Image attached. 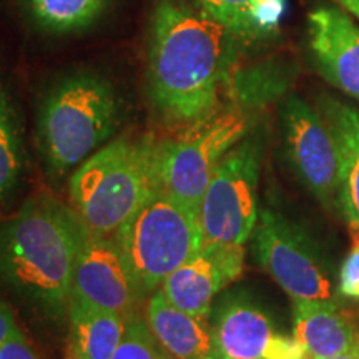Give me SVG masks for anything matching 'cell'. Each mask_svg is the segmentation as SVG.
Instances as JSON below:
<instances>
[{
	"label": "cell",
	"mask_w": 359,
	"mask_h": 359,
	"mask_svg": "<svg viewBox=\"0 0 359 359\" xmlns=\"http://www.w3.org/2000/svg\"><path fill=\"white\" fill-rule=\"evenodd\" d=\"M212 334L217 359H263L275 331L257 303L246 296L230 294L215 308Z\"/></svg>",
	"instance_id": "13"
},
{
	"label": "cell",
	"mask_w": 359,
	"mask_h": 359,
	"mask_svg": "<svg viewBox=\"0 0 359 359\" xmlns=\"http://www.w3.org/2000/svg\"><path fill=\"white\" fill-rule=\"evenodd\" d=\"M294 338L311 359H330L354 351L359 330L333 299H293Z\"/></svg>",
	"instance_id": "14"
},
{
	"label": "cell",
	"mask_w": 359,
	"mask_h": 359,
	"mask_svg": "<svg viewBox=\"0 0 359 359\" xmlns=\"http://www.w3.org/2000/svg\"><path fill=\"white\" fill-rule=\"evenodd\" d=\"M356 353L359 354V339H358V344H356Z\"/></svg>",
	"instance_id": "29"
},
{
	"label": "cell",
	"mask_w": 359,
	"mask_h": 359,
	"mask_svg": "<svg viewBox=\"0 0 359 359\" xmlns=\"http://www.w3.org/2000/svg\"><path fill=\"white\" fill-rule=\"evenodd\" d=\"M27 168L24 120L0 69V203H6L19 190Z\"/></svg>",
	"instance_id": "18"
},
{
	"label": "cell",
	"mask_w": 359,
	"mask_h": 359,
	"mask_svg": "<svg viewBox=\"0 0 359 359\" xmlns=\"http://www.w3.org/2000/svg\"><path fill=\"white\" fill-rule=\"evenodd\" d=\"M210 359H217V358H215V356H212V358H210Z\"/></svg>",
	"instance_id": "30"
},
{
	"label": "cell",
	"mask_w": 359,
	"mask_h": 359,
	"mask_svg": "<svg viewBox=\"0 0 359 359\" xmlns=\"http://www.w3.org/2000/svg\"><path fill=\"white\" fill-rule=\"evenodd\" d=\"M353 248L339 271V293L346 298L359 299V224L349 223Z\"/></svg>",
	"instance_id": "23"
},
{
	"label": "cell",
	"mask_w": 359,
	"mask_h": 359,
	"mask_svg": "<svg viewBox=\"0 0 359 359\" xmlns=\"http://www.w3.org/2000/svg\"><path fill=\"white\" fill-rule=\"evenodd\" d=\"M114 236L143 294L158 290L205 243L198 212L161 191Z\"/></svg>",
	"instance_id": "5"
},
{
	"label": "cell",
	"mask_w": 359,
	"mask_h": 359,
	"mask_svg": "<svg viewBox=\"0 0 359 359\" xmlns=\"http://www.w3.org/2000/svg\"><path fill=\"white\" fill-rule=\"evenodd\" d=\"M147 323L160 346L173 359H210L213 334L208 318L180 309L155 290L147 304Z\"/></svg>",
	"instance_id": "15"
},
{
	"label": "cell",
	"mask_w": 359,
	"mask_h": 359,
	"mask_svg": "<svg viewBox=\"0 0 359 359\" xmlns=\"http://www.w3.org/2000/svg\"><path fill=\"white\" fill-rule=\"evenodd\" d=\"M255 257L293 299H331V278L314 240L293 219L264 208L255 226Z\"/></svg>",
	"instance_id": "8"
},
{
	"label": "cell",
	"mask_w": 359,
	"mask_h": 359,
	"mask_svg": "<svg viewBox=\"0 0 359 359\" xmlns=\"http://www.w3.org/2000/svg\"><path fill=\"white\" fill-rule=\"evenodd\" d=\"M168 356L151 333L147 320L135 313L125 314L122 341L111 359H170Z\"/></svg>",
	"instance_id": "21"
},
{
	"label": "cell",
	"mask_w": 359,
	"mask_h": 359,
	"mask_svg": "<svg viewBox=\"0 0 359 359\" xmlns=\"http://www.w3.org/2000/svg\"><path fill=\"white\" fill-rule=\"evenodd\" d=\"M250 118L241 107L222 109L205 122L156 142L158 191L198 212L218 163L248 135Z\"/></svg>",
	"instance_id": "6"
},
{
	"label": "cell",
	"mask_w": 359,
	"mask_h": 359,
	"mask_svg": "<svg viewBox=\"0 0 359 359\" xmlns=\"http://www.w3.org/2000/svg\"><path fill=\"white\" fill-rule=\"evenodd\" d=\"M245 246L203 243L198 253L161 283L165 298L183 311L208 318L213 299L224 286L240 278Z\"/></svg>",
	"instance_id": "11"
},
{
	"label": "cell",
	"mask_w": 359,
	"mask_h": 359,
	"mask_svg": "<svg viewBox=\"0 0 359 359\" xmlns=\"http://www.w3.org/2000/svg\"><path fill=\"white\" fill-rule=\"evenodd\" d=\"M0 359H40V356L35 353L24 331L17 325L11 336L0 346Z\"/></svg>",
	"instance_id": "25"
},
{
	"label": "cell",
	"mask_w": 359,
	"mask_h": 359,
	"mask_svg": "<svg viewBox=\"0 0 359 359\" xmlns=\"http://www.w3.org/2000/svg\"><path fill=\"white\" fill-rule=\"evenodd\" d=\"M283 140L296 178L323 205H339V156L334 137L323 118L299 97H290L281 109Z\"/></svg>",
	"instance_id": "9"
},
{
	"label": "cell",
	"mask_w": 359,
	"mask_h": 359,
	"mask_svg": "<svg viewBox=\"0 0 359 359\" xmlns=\"http://www.w3.org/2000/svg\"><path fill=\"white\" fill-rule=\"evenodd\" d=\"M285 12L286 0H251V17L259 39L276 32Z\"/></svg>",
	"instance_id": "22"
},
{
	"label": "cell",
	"mask_w": 359,
	"mask_h": 359,
	"mask_svg": "<svg viewBox=\"0 0 359 359\" xmlns=\"http://www.w3.org/2000/svg\"><path fill=\"white\" fill-rule=\"evenodd\" d=\"M241 43L195 4L156 0L148 22L147 82L163 122L185 130L222 110Z\"/></svg>",
	"instance_id": "1"
},
{
	"label": "cell",
	"mask_w": 359,
	"mask_h": 359,
	"mask_svg": "<svg viewBox=\"0 0 359 359\" xmlns=\"http://www.w3.org/2000/svg\"><path fill=\"white\" fill-rule=\"evenodd\" d=\"M309 48L323 77L359 103V27L341 7H316L308 15Z\"/></svg>",
	"instance_id": "12"
},
{
	"label": "cell",
	"mask_w": 359,
	"mask_h": 359,
	"mask_svg": "<svg viewBox=\"0 0 359 359\" xmlns=\"http://www.w3.org/2000/svg\"><path fill=\"white\" fill-rule=\"evenodd\" d=\"M320 111L338 147L339 206L349 223L359 224V109L334 98H325Z\"/></svg>",
	"instance_id": "16"
},
{
	"label": "cell",
	"mask_w": 359,
	"mask_h": 359,
	"mask_svg": "<svg viewBox=\"0 0 359 359\" xmlns=\"http://www.w3.org/2000/svg\"><path fill=\"white\" fill-rule=\"evenodd\" d=\"M263 359H311L306 349L296 338L273 334Z\"/></svg>",
	"instance_id": "24"
},
{
	"label": "cell",
	"mask_w": 359,
	"mask_h": 359,
	"mask_svg": "<svg viewBox=\"0 0 359 359\" xmlns=\"http://www.w3.org/2000/svg\"><path fill=\"white\" fill-rule=\"evenodd\" d=\"M72 294L109 311L132 313L143 293L114 235H100L83 224Z\"/></svg>",
	"instance_id": "10"
},
{
	"label": "cell",
	"mask_w": 359,
	"mask_h": 359,
	"mask_svg": "<svg viewBox=\"0 0 359 359\" xmlns=\"http://www.w3.org/2000/svg\"><path fill=\"white\" fill-rule=\"evenodd\" d=\"M125 116L116 85L100 72L77 69L43 90L35 116V140L45 173L53 180L80 167L114 140Z\"/></svg>",
	"instance_id": "3"
},
{
	"label": "cell",
	"mask_w": 359,
	"mask_h": 359,
	"mask_svg": "<svg viewBox=\"0 0 359 359\" xmlns=\"http://www.w3.org/2000/svg\"><path fill=\"white\" fill-rule=\"evenodd\" d=\"M193 4L230 29L243 43L259 39L251 17V0H193Z\"/></svg>",
	"instance_id": "20"
},
{
	"label": "cell",
	"mask_w": 359,
	"mask_h": 359,
	"mask_svg": "<svg viewBox=\"0 0 359 359\" xmlns=\"http://www.w3.org/2000/svg\"><path fill=\"white\" fill-rule=\"evenodd\" d=\"M15 326V314H13L12 308L0 298V346H2L4 341L11 336Z\"/></svg>",
	"instance_id": "26"
},
{
	"label": "cell",
	"mask_w": 359,
	"mask_h": 359,
	"mask_svg": "<svg viewBox=\"0 0 359 359\" xmlns=\"http://www.w3.org/2000/svg\"><path fill=\"white\" fill-rule=\"evenodd\" d=\"M262 145L246 137L223 156L201 200L198 217L205 243L245 246L258 223Z\"/></svg>",
	"instance_id": "7"
},
{
	"label": "cell",
	"mask_w": 359,
	"mask_h": 359,
	"mask_svg": "<svg viewBox=\"0 0 359 359\" xmlns=\"http://www.w3.org/2000/svg\"><path fill=\"white\" fill-rule=\"evenodd\" d=\"M83 222L40 193L0 222V291L35 320L67 321Z\"/></svg>",
	"instance_id": "2"
},
{
	"label": "cell",
	"mask_w": 359,
	"mask_h": 359,
	"mask_svg": "<svg viewBox=\"0 0 359 359\" xmlns=\"http://www.w3.org/2000/svg\"><path fill=\"white\" fill-rule=\"evenodd\" d=\"M330 359H359V354L356 353V349H354V351L339 354V356H334V358H330Z\"/></svg>",
	"instance_id": "28"
},
{
	"label": "cell",
	"mask_w": 359,
	"mask_h": 359,
	"mask_svg": "<svg viewBox=\"0 0 359 359\" xmlns=\"http://www.w3.org/2000/svg\"><path fill=\"white\" fill-rule=\"evenodd\" d=\"M156 142L118 137L72 172L70 206L88 230L115 235L158 191Z\"/></svg>",
	"instance_id": "4"
},
{
	"label": "cell",
	"mask_w": 359,
	"mask_h": 359,
	"mask_svg": "<svg viewBox=\"0 0 359 359\" xmlns=\"http://www.w3.org/2000/svg\"><path fill=\"white\" fill-rule=\"evenodd\" d=\"M35 29L48 35L87 32L109 12L114 0H19Z\"/></svg>",
	"instance_id": "19"
},
{
	"label": "cell",
	"mask_w": 359,
	"mask_h": 359,
	"mask_svg": "<svg viewBox=\"0 0 359 359\" xmlns=\"http://www.w3.org/2000/svg\"><path fill=\"white\" fill-rule=\"evenodd\" d=\"M338 4V7L343 8L344 12H348L353 19L359 22V0H334Z\"/></svg>",
	"instance_id": "27"
},
{
	"label": "cell",
	"mask_w": 359,
	"mask_h": 359,
	"mask_svg": "<svg viewBox=\"0 0 359 359\" xmlns=\"http://www.w3.org/2000/svg\"><path fill=\"white\" fill-rule=\"evenodd\" d=\"M67 323L75 359H111L125 331V314L98 308L74 294Z\"/></svg>",
	"instance_id": "17"
}]
</instances>
